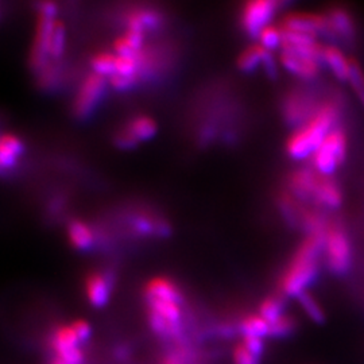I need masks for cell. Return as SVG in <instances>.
<instances>
[{"instance_id":"obj_1","label":"cell","mask_w":364,"mask_h":364,"mask_svg":"<svg viewBox=\"0 0 364 364\" xmlns=\"http://www.w3.org/2000/svg\"><path fill=\"white\" fill-rule=\"evenodd\" d=\"M326 235H308L279 279V294L285 299H299L308 291L318 277L320 257L324 251Z\"/></svg>"},{"instance_id":"obj_2","label":"cell","mask_w":364,"mask_h":364,"mask_svg":"<svg viewBox=\"0 0 364 364\" xmlns=\"http://www.w3.org/2000/svg\"><path fill=\"white\" fill-rule=\"evenodd\" d=\"M338 105L332 102H326L320 105L305 126L287 139V156L294 161L312 158L329 132L338 127Z\"/></svg>"},{"instance_id":"obj_3","label":"cell","mask_w":364,"mask_h":364,"mask_svg":"<svg viewBox=\"0 0 364 364\" xmlns=\"http://www.w3.org/2000/svg\"><path fill=\"white\" fill-rule=\"evenodd\" d=\"M348 139L347 134L341 127H336L329 132L324 142L313 154L314 171L323 177H331L335 174L347 158Z\"/></svg>"},{"instance_id":"obj_4","label":"cell","mask_w":364,"mask_h":364,"mask_svg":"<svg viewBox=\"0 0 364 364\" xmlns=\"http://www.w3.org/2000/svg\"><path fill=\"white\" fill-rule=\"evenodd\" d=\"M326 264L329 272L335 275H344L351 269L352 248L346 231L332 225L328 228L324 240Z\"/></svg>"},{"instance_id":"obj_5","label":"cell","mask_w":364,"mask_h":364,"mask_svg":"<svg viewBox=\"0 0 364 364\" xmlns=\"http://www.w3.org/2000/svg\"><path fill=\"white\" fill-rule=\"evenodd\" d=\"M281 7H284L282 3L272 1V0L248 1L247 4L243 7L242 16H240L242 27L248 37L258 39L260 33L266 27L272 26V21Z\"/></svg>"},{"instance_id":"obj_6","label":"cell","mask_w":364,"mask_h":364,"mask_svg":"<svg viewBox=\"0 0 364 364\" xmlns=\"http://www.w3.org/2000/svg\"><path fill=\"white\" fill-rule=\"evenodd\" d=\"M50 348L55 358H60L68 364L84 363V352L81 350V341L75 333L72 326H58L53 329L49 338Z\"/></svg>"},{"instance_id":"obj_7","label":"cell","mask_w":364,"mask_h":364,"mask_svg":"<svg viewBox=\"0 0 364 364\" xmlns=\"http://www.w3.org/2000/svg\"><path fill=\"white\" fill-rule=\"evenodd\" d=\"M107 90V78L92 73L82 81L77 97L73 105L75 115L78 119L91 117L92 112L100 105Z\"/></svg>"},{"instance_id":"obj_8","label":"cell","mask_w":364,"mask_h":364,"mask_svg":"<svg viewBox=\"0 0 364 364\" xmlns=\"http://www.w3.org/2000/svg\"><path fill=\"white\" fill-rule=\"evenodd\" d=\"M55 22V16L39 15L36 45L31 54V65L36 72H42L46 68L48 58L50 57V42Z\"/></svg>"},{"instance_id":"obj_9","label":"cell","mask_w":364,"mask_h":364,"mask_svg":"<svg viewBox=\"0 0 364 364\" xmlns=\"http://www.w3.org/2000/svg\"><path fill=\"white\" fill-rule=\"evenodd\" d=\"M281 27L317 37L329 36V25L326 15L312 13H289L285 15Z\"/></svg>"},{"instance_id":"obj_10","label":"cell","mask_w":364,"mask_h":364,"mask_svg":"<svg viewBox=\"0 0 364 364\" xmlns=\"http://www.w3.org/2000/svg\"><path fill=\"white\" fill-rule=\"evenodd\" d=\"M114 278L111 273H92L85 281V294L93 308H105L109 302Z\"/></svg>"},{"instance_id":"obj_11","label":"cell","mask_w":364,"mask_h":364,"mask_svg":"<svg viewBox=\"0 0 364 364\" xmlns=\"http://www.w3.org/2000/svg\"><path fill=\"white\" fill-rule=\"evenodd\" d=\"M278 61L289 73L302 80H313L317 77L321 68L320 63H316L306 57L287 50H281Z\"/></svg>"},{"instance_id":"obj_12","label":"cell","mask_w":364,"mask_h":364,"mask_svg":"<svg viewBox=\"0 0 364 364\" xmlns=\"http://www.w3.org/2000/svg\"><path fill=\"white\" fill-rule=\"evenodd\" d=\"M144 296L169 301L178 305H183L185 302V296L182 293L181 287L165 277L153 278L144 287Z\"/></svg>"},{"instance_id":"obj_13","label":"cell","mask_w":364,"mask_h":364,"mask_svg":"<svg viewBox=\"0 0 364 364\" xmlns=\"http://www.w3.org/2000/svg\"><path fill=\"white\" fill-rule=\"evenodd\" d=\"M323 64H326L340 82H348L351 76V58L335 45H326L323 52Z\"/></svg>"},{"instance_id":"obj_14","label":"cell","mask_w":364,"mask_h":364,"mask_svg":"<svg viewBox=\"0 0 364 364\" xmlns=\"http://www.w3.org/2000/svg\"><path fill=\"white\" fill-rule=\"evenodd\" d=\"M320 174L309 169L297 170L289 178V186L293 196L299 200H312L316 186L320 180Z\"/></svg>"},{"instance_id":"obj_15","label":"cell","mask_w":364,"mask_h":364,"mask_svg":"<svg viewBox=\"0 0 364 364\" xmlns=\"http://www.w3.org/2000/svg\"><path fill=\"white\" fill-rule=\"evenodd\" d=\"M329 25V36L343 41H351L355 37L356 28L351 15L346 10L333 9L326 14Z\"/></svg>"},{"instance_id":"obj_16","label":"cell","mask_w":364,"mask_h":364,"mask_svg":"<svg viewBox=\"0 0 364 364\" xmlns=\"http://www.w3.org/2000/svg\"><path fill=\"white\" fill-rule=\"evenodd\" d=\"M313 201L326 208L338 209L343 204V192L336 182L321 176L316 186Z\"/></svg>"},{"instance_id":"obj_17","label":"cell","mask_w":364,"mask_h":364,"mask_svg":"<svg viewBox=\"0 0 364 364\" xmlns=\"http://www.w3.org/2000/svg\"><path fill=\"white\" fill-rule=\"evenodd\" d=\"M144 301L147 305V312L156 313V316L162 317L164 320L169 321L171 324L185 326L182 305L156 299V297H149V296H144Z\"/></svg>"},{"instance_id":"obj_18","label":"cell","mask_w":364,"mask_h":364,"mask_svg":"<svg viewBox=\"0 0 364 364\" xmlns=\"http://www.w3.org/2000/svg\"><path fill=\"white\" fill-rule=\"evenodd\" d=\"M237 333L242 338H270V323L262 318L259 314H248L245 316L237 324Z\"/></svg>"},{"instance_id":"obj_19","label":"cell","mask_w":364,"mask_h":364,"mask_svg":"<svg viewBox=\"0 0 364 364\" xmlns=\"http://www.w3.org/2000/svg\"><path fill=\"white\" fill-rule=\"evenodd\" d=\"M68 237L70 245L78 251H90L95 246L93 231L84 221H70L68 225Z\"/></svg>"},{"instance_id":"obj_20","label":"cell","mask_w":364,"mask_h":364,"mask_svg":"<svg viewBox=\"0 0 364 364\" xmlns=\"http://www.w3.org/2000/svg\"><path fill=\"white\" fill-rule=\"evenodd\" d=\"M158 364H198V355L195 348L186 341L170 346L159 358Z\"/></svg>"},{"instance_id":"obj_21","label":"cell","mask_w":364,"mask_h":364,"mask_svg":"<svg viewBox=\"0 0 364 364\" xmlns=\"http://www.w3.org/2000/svg\"><path fill=\"white\" fill-rule=\"evenodd\" d=\"M164 19L162 15L151 10H144L138 13L131 14L127 19V28L136 30L146 34L147 31H156L162 26Z\"/></svg>"},{"instance_id":"obj_22","label":"cell","mask_w":364,"mask_h":364,"mask_svg":"<svg viewBox=\"0 0 364 364\" xmlns=\"http://www.w3.org/2000/svg\"><path fill=\"white\" fill-rule=\"evenodd\" d=\"M287 309V301L285 297H282L279 293L274 294V296H269L264 299H262L258 308V314L262 318H264L267 323H274L278 318H281Z\"/></svg>"},{"instance_id":"obj_23","label":"cell","mask_w":364,"mask_h":364,"mask_svg":"<svg viewBox=\"0 0 364 364\" xmlns=\"http://www.w3.org/2000/svg\"><path fill=\"white\" fill-rule=\"evenodd\" d=\"M264 52L266 49H263L259 43L248 46L247 49L240 53L237 57V61H236L237 69L243 73L255 72L259 66H262Z\"/></svg>"},{"instance_id":"obj_24","label":"cell","mask_w":364,"mask_h":364,"mask_svg":"<svg viewBox=\"0 0 364 364\" xmlns=\"http://www.w3.org/2000/svg\"><path fill=\"white\" fill-rule=\"evenodd\" d=\"M126 130L129 131L138 142H144L154 138L158 127L154 119L149 117H136L131 119Z\"/></svg>"},{"instance_id":"obj_25","label":"cell","mask_w":364,"mask_h":364,"mask_svg":"<svg viewBox=\"0 0 364 364\" xmlns=\"http://www.w3.org/2000/svg\"><path fill=\"white\" fill-rule=\"evenodd\" d=\"M297 301H299L302 312L305 313L306 317L314 324H324L326 323V312H324L321 304L309 291H305L304 294H301Z\"/></svg>"},{"instance_id":"obj_26","label":"cell","mask_w":364,"mask_h":364,"mask_svg":"<svg viewBox=\"0 0 364 364\" xmlns=\"http://www.w3.org/2000/svg\"><path fill=\"white\" fill-rule=\"evenodd\" d=\"M92 70L102 77H114L117 75V55L112 53H99L91 61Z\"/></svg>"},{"instance_id":"obj_27","label":"cell","mask_w":364,"mask_h":364,"mask_svg":"<svg viewBox=\"0 0 364 364\" xmlns=\"http://www.w3.org/2000/svg\"><path fill=\"white\" fill-rule=\"evenodd\" d=\"M297 321L293 316L284 314L281 318L270 324V338H287L296 333L297 331Z\"/></svg>"},{"instance_id":"obj_28","label":"cell","mask_w":364,"mask_h":364,"mask_svg":"<svg viewBox=\"0 0 364 364\" xmlns=\"http://www.w3.org/2000/svg\"><path fill=\"white\" fill-rule=\"evenodd\" d=\"M258 41H259L260 46L269 52L273 53L277 49H281V46H282L281 27L273 26V25L266 27L260 33Z\"/></svg>"},{"instance_id":"obj_29","label":"cell","mask_w":364,"mask_h":364,"mask_svg":"<svg viewBox=\"0 0 364 364\" xmlns=\"http://www.w3.org/2000/svg\"><path fill=\"white\" fill-rule=\"evenodd\" d=\"M66 28L63 22L57 21L53 30L52 42H50V57L60 60L65 52Z\"/></svg>"},{"instance_id":"obj_30","label":"cell","mask_w":364,"mask_h":364,"mask_svg":"<svg viewBox=\"0 0 364 364\" xmlns=\"http://www.w3.org/2000/svg\"><path fill=\"white\" fill-rule=\"evenodd\" d=\"M348 82L364 108V70L355 58H351V76Z\"/></svg>"},{"instance_id":"obj_31","label":"cell","mask_w":364,"mask_h":364,"mask_svg":"<svg viewBox=\"0 0 364 364\" xmlns=\"http://www.w3.org/2000/svg\"><path fill=\"white\" fill-rule=\"evenodd\" d=\"M131 225H132V230L138 235H142V236L156 235V220H151L150 218H147L144 215H138V216L132 218Z\"/></svg>"},{"instance_id":"obj_32","label":"cell","mask_w":364,"mask_h":364,"mask_svg":"<svg viewBox=\"0 0 364 364\" xmlns=\"http://www.w3.org/2000/svg\"><path fill=\"white\" fill-rule=\"evenodd\" d=\"M232 364H262V358L251 353L240 343V344H236L232 350Z\"/></svg>"},{"instance_id":"obj_33","label":"cell","mask_w":364,"mask_h":364,"mask_svg":"<svg viewBox=\"0 0 364 364\" xmlns=\"http://www.w3.org/2000/svg\"><path fill=\"white\" fill-rule=\"evenodd\" d=\"M19 156L0 141V171L11 170L18 165Z\"/></svg>"},{"instance_id":"obj_34","label":"cell","mask_w":364,"mask_h":364,"mask_svg":"<svg viewBox=\"0 0 364 364\" xmlns=\"http://www.w3.org/2000/svg\"><path fill=\"white\" fill-rule=\"evenodd\" d=\"M242 344L247 348L248 351L254 353L255 356H258V358L264 356V351H266L264 338H242Z\"/></svg>"},{"instance_id":"obj_35","label":"cell","mask_w":364,"mask_h":364,"mask_svg":"<svg viewBox=\"0 0 364 364\" xmlns=\"http://www.w3.org/2000/svg\"><path fill=\"white\" fill-rule=\"evenodd\" d=\"M262 68L264 70V73L272 78L275 80L278 77V64L277 60L273 55V53L266 50L264 55H263V61H262Z\"/></svg>"},{"instance_id":"obj_36","label":"cell","mask_w":364,"mask_h":364,"mask_svg":"<svg viewBox=\"0 0 364 364\" xmlns=\"http://www.w3.org/2000/svg\"><path fill=\"white\" fill-rule=\"evenodd\" d=\"M72 328L75 331V333L77 335L78 340L81 341V344H85L92 336V328L87 321L84 320H76Z\"/></svg>"},{"instance_id":"obj_37","label":"cell","mask_w":364,"mask_h":364,"mask_svg":"<svg viewBox=\"0 0 364 364\" xmlns=\"http://www.w3.org/2000/svg\"><path fill=\"white\" fill-rule=\"evenodd\" d=\"M138 78L122 77L115 75L114 77L109 78V84L115 91L124 92L131 90L136 84Z\"/></svg>"},{"instance_id":"obj_38","label":"cell","mask_w":364,"mask_h":364,"mask_svg":"<svg viewBox=\"0 0 364 364\" xmlns=\"http://www.w3.org/2000/svg\"><path fill=\"white\" fill-rule=\"evenodd\" d=\"M115 144H117V147H120L123 150H130V149H134L139 142L131 135L129 131L124 130L122 131L119 135H117Z\"/></svg>"},{"instance_id":"obj_39","label":"cell","mask_w":364,"mask_h":364,"mask_svg":"<svg viewBox=\"0 0 364 364\" xmlns=\"http://www.w3.org/2000/svg\"><path fill=\"white\" fill-rule=\"evenodd\" d=\"M49 364H68L64 362V360H61L60 358H55V356H53L52 360H50V363Z\"/></svg>"},{"instance_id":"obj_40","label":"cell","mask_w":364,"mask_h":364,"mask_svg":"<svg viewBox=\"0 0 364 364\" xmlns=\"http://www.w3.org/2000/svg\"><path fill=\"white\" fill-rule=\"evenodd\" d=\"M0 173H1V171H0Z\"/></svg>"}]
</instances>
